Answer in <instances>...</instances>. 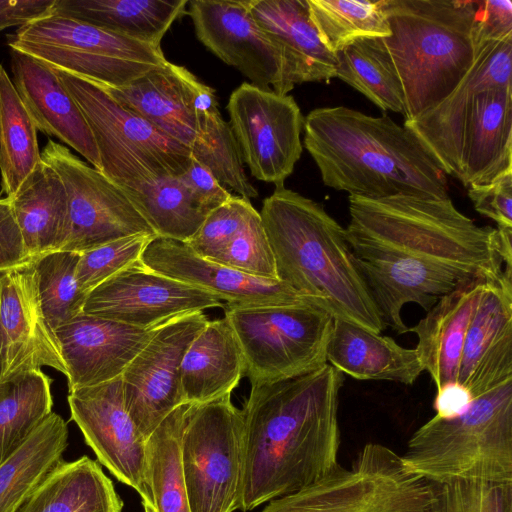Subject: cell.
Wrapping results in <instances>:
<instances>
[{"label": "cell", "mask_w": 512, "mask_h": 512, "mask_svg": "<svg viewBox=\"0 0 512 512\" xmlns=\"http://www.w3.org/2000/svg\"><path fill=\"white\" fill-rule=\"evenodd\" d=\"M343 383L344 374L327 364L303 376L251 386L242 409L239 510L247 512L300 491L340 465Z\"/></svg>", "instance_id": "cell-1"}, {"label": "cell", "mask_w": 512, "mask_h": 512, "mask_svg": "<svg viewBox=\"0 0 512 512\" xmlns=\"http://www.w3.org/2000/svg\"><path fill=\"white\" fill-rule=\"evenodd\" d=\"M304 147L325 186L370 199L397 195L448 199L447 174L405 125L346 106L304 117Z\"/></svg>", "instance_id": "cell-2"}, {"label": "cell", "mask_w": 512, "mask_h": 512, "mask_svg": "<svg viewBox=\"0 0 512 512\" xmlns=\"http://www.w3.org/2000/svg\"><path fill=\"white\" fill-rule=\"evenodd\" d=\"M259 214L279 281L318 303L333 318L376 334L386 328L345 228L320 203L282 184L264 199Z\"/></svg>", "instance_id": "cell-3"}, {"label": "cell", "mask_w": 512, "mask_h": 512, "mask_svg": "<svg viewBox=\"0 0 512 512\" xmlns=\"http://www.w3.org/2000/svg\"><path fill=\"white\" fill-rule=\"evenodd\" d=\"M348 200L345 232L352 251L402 253L487 280L512 266V231L477 225L450 198L349 195Z\"/></svg>", "instance_id": "cell-4"}, {"label": "cell", "mask_w": 512, "mask_h": 512, "mask_svg": "<svg viewBox=\"0 0 512 512\" xmlns=\"http://www.w3.org/2000/svg\"><path fill=\"white\" fill-rule=\"evenodd\" d=\"M382 41L402 84L404 122L444 100L471 67L476 1L383 0Z\"/></svg>", "instance_id": "cell-5"}, {"label": "cell", "mask_w": 512, "mask_h": 512, "mask_svg": "<svg viewBox=\"0 0 512 512\" xmlns=\"http://www.w3.org/2000/svg\"><path fill=\"white\" fill-rule=\"evenodd\" d=\"M404 466L429 481L512 483V379L451 419L432 417L411 436Z\"/></svg>", "instance_id": "cell-6"}, {"label": "cell", "mask_w": 512, "mask_h": 512, "mask_svg": "<svg viewBox=\"0 0 512 512\" xmlns=\"http://www.w3.org/2000/svg\"><path fill=\"white\" fill-rule=\"evenodd\" d=\"M261 512H436L435 483L409 471L387 446L368 443L349 468L339 465Z\"/></svg>", "instance_id": "cell-7"}, {"label": "cell", "mask_w": 512, "mask_h": 512, "mask_svg": "<svg viewBox=\"0 0 512 512\" xmlns=\"http://www.w3.org/2000/svg\"><path fill=\"white\" fill-rule=\"evenodd\" d=\"M54 69V68H53ZM93 134L101 172L122 189L152 179L179 177L190 149L113 99L100 85L54 69Z\"/></svg>", "instance_id": "cell-8"}, {"label": "cell", "mask_w": 512, "mask_h": 512, "mask_svg": "<svg viewBox=\"0 0 512 512\" xmlns=\"http://www.w3.org/2000/svg\"><path fill=\"white\" fill-rule=\"evenodd\" d=\"M10 49L107 87H122L167 60L160 46L54 13L7 36Z\"/></svg>", "instance_id": "cell-9"}, {"label": "cell", "mask_w": 512, "mask_h": 512, "mask_svg": "<svg viewBox=\"0 0 512 512\" xmlns=\"http://www.w3.org/2000/svg\"><path fill=\"white\" fill-rule=\"evenodd\" d=\"M238 339L251 386L275 383L327 365L333 316L306 302L280 306H223Z\"/></svg>", "instance_id": "cell-10"}, {"label": "cell", "mask_w": 512, "mask_h": 512, "mask_svg": "<svg viewBox=\"0 0 512 512\" xmlns=\"http://www.w3.org/2000/svg\"><path fill=\"white\" fill-rule=\"evenodd\" d=\"M180 457L190 512L238 509L244 417L231 394L204 403H184Z\"/></svg>", "instance_id": "cell-11"}, {"label": "cell", "mask_w": 512, "mask_h": 512, "mask_svg": "<svg viewBox=\"0 0 512 512\" xmlns=\"http://www.w3.org/2000/svg\"><path fill=\"white\" fill-rule=\"evenodd\" d=\"M41 158L57 172L67 194L68 235L59 251L81 254L119 238L156 235L121 187L66 146L49 139Z\"/></svg>", "instance_id": "cell-12"}, {"label": "cell", "mask_w": 512, "mask_h": 512, "mask_svg": "<svg viewBox=\"0 0 512 512\" xmlns=\"http://www.w3.org/2000/svg\"><path fill=\"white\" fill-rule=\"evenodd\" d=\"M227 110L251 175L284 184L303 151L304 117L294 98L244 82L231 93Z\"/></svg>", "instance_id": "cell-13"}, {"label": "cell", "mask_w": 512, "mask_h": 512, "mask_svg": "<svg viewBox=\"0 0 512 512\" xmlns=\"http://www.w3.org/2000/svg\"><path fill=\"white\" fill-rule=\"evenodd\" d=\"M188 14L199 41L251 84L288 95L295 87L285 58L254 18L249 0H191Z\"/></svg>", "instance_id": "cell-14"}, {"label": "cell", "mask_w": 512, "mask_h": 512, "mask_svg": "<svg viewBox=\"0 0 512 512\" xmlns=\"http://www.w3.org/2000/svg\"><path fill=\"white\" fill-rule=\"evenodd\" d=\"M207 322L203 312H196L158 327L121 375L126 410L146 440L183 404L181 363L189 345Z\"/></svg>", "instance_id": "cell-15"}, {"label": "cell", "mask_w": 512, "mask_h": 512, "mask_svg": "<svg viewBox=\"0 0 512 512\" xmlns=\"http://www.w3.org/2000/svg\"><path fill=\"white\" fill-rule=\"evenodd\" d=\"M71 419L98 461L153 508L148 485L146 439L129 416L121 376L68 393Z\"/></svg>", "instance_id": "cell-16"}, {"label": "cell", "mask_w": 512, "mask_h": 512, "mask_svg": "<svg viewBox=\"0 0 512 512\" xmlns=\"http://www.w3.org/2000/svg\"><path fill=\"white\" fill-rule=\"evenodd\" d=\"M223 306L209 292L154 272L140 260L93 289L83 312L156 329L175 318Z\"/></svg>", "instance_id": "cell-17"}, {"label": "cell", "mask_w": 512, "mask_h": 512, "mask_svg": "<svg viewBox=\"0 0 512 512\" xmlns=\"http://www.w3.org/2000/svg\"><path fill=\"white\" fill-rule=\"evenodd\" d=\"M44 366L67 375L60 343L42 309L31 261L4 271L0 278L1 381L12 383Z\"/></svg>", "instance_id": "cell-18"}, {"label": "cell", "mask_w": 512, "mask_h": 512, "mask_svg": "<svg viewBox=\"0 0 512 512\" xmlns=\"http://www.w3.org/2000/svg\"><path fill=\"white\" fill-rule=\"evenodd\" d=\"M474 61L454 90L418 118L404 122L447 175L459 178L463 133L482 93L512 87V36L474 47Z\"/></svg>", "instance_id": "cell-19"}, {"label": "cell", "mask_w": 512, "mask_h": 512, "mask_svg": "<svg viewBox=\"0 0 512 512\" xmlns=\"http://www.w3.org/2000/svg\"><path fill=\"white\" fill-rule=\"evenodd\" d=\"M141 262L154 272L209 292L229 306L316 303L279 280L258 278L202 258L185 243L171 239H153Z\"/></svg>", "instance_id": "cell-20"}, {"label": "cell", "mask_w": 512, "mask_h": 512, "mask_svg": "<svg viewBox=\"0 0 512 512\" xmlns=\"http://www.w3.org/2000/svg\"><path fill=\"white\" fill-rule=\"evenodd\" d=\"M371 298L386 326L408 332L401 311L416 303L430 310L464 278L459 271L410 255L381 250L352 251Z\"/></svg>", "instance_id": "cell-21"}, {"label": "cell", "mask_w": 512, "mask_h": 512, "mask_svg": "<svg viewBox=\"0 0 512 512\" xmlns=\"http://www.w3.org/2000/svg\"><path fill=\"white\" fill-rule=\"evenodd\" d=\"M156 329L84 312L58 327L55 333L67 368L69 392L121 376Z\"/></svg>", "instance_id": "cell-22"}, {"label": "cell", "mask_w": 512, "mask_h": 512, "mask_svg": "<svg viewBox=\"0 0 512 512\" xmlns=\"http://www.w3.org/2000/svg\"><path fill=\"white\" fill-rule=\"evenodd\" d=\"M100 86L122 106L189 149L197 134L201 99L210 88L185 67L169 61L125 86Z\"/></svg>", "instance_id": "cell-23"}, {"label": "cell", "mask_w": 512, "mask_h": 512, "mask_svg": "<svg viewBox=\"0 0 512 512\" xmlns=\"http://www.w3.org/2000/svg\"><path fill=\"white\" fill-rule=\"evenodd\" d=\"M10 56L12 83L37 130L69 145L101 171L89 125L55 70L15 49H10Z\"/></svg>", "instance_id": "cell-24"}, {"label": "cell", "mask_w": 512, "mask_h": 512, "mask_svg": "<svg viewBox=\"0 0 512 512\" xmlns=\"http://www.w3.org/2000/svg\"><path fill=\"white\" fill-rule=\"evenodd\" d=\"M488 281L480 276L462 279L425 317L408 328L418 337L415 350L436 389L458 379L467 330Z\"/></svg>", "instance_id": "cell-25"}, {"label": "cell", "mask_w": 512, "mask_h": 512, "mask_svg": "<svg viewBox=\"0 0 512 512\" xmlns=\"http://www.w3.org/2000/svg\"><path fill=\"white\" fill-rule=\"evenodd\" d=\"M512 171V87L488 90L476 99L466 124L458 180L467 188Z\"/></svg>", "instance_id": "cell-26"}, {"label": "cell", "mask_w": 512, "mask_h": 512, "mask_svg": "<svg viewBox=\"0 0 512 512\" xmlns=\"http://www.w3.org/2000/svg\"><path fill=\"white\" fill-rule=\"evenodd\" d=\"M258 24L282 52L294 85L329 83L336 77V57L321 43L307 0H249Z\"/></svg>", "instance_id": "cell-27"}, {"label": "cell", "mask_w": 512, "mask_h": 512, "mask_svg": "<svg viewBox=\"0 0 512 512\" xmlns=\"http://www.w3.org/2000/svg\"><path fill=\"white\" fill-rule=\"evenodd\" d=\"M326 357L328 364L357 380L411 385L423 372L415 348L338 318L333 320Z\"/></svg>", "instance_id": "cell-28"}, {"label": "cell", "mask_w": 512, "mask_h": 512, "mask_svg": "<svg viewBox=\"0 0 512 512\" xmlns=\"http://www.w3.org/2000/svg\"><path fill=\"white\" fill-rule=\"evenodd\" d=\"M244 373L243 354L228 320H208L181 363L182 402L204 403L231 394Z\"/></svg>", "instance_id": "cell-29"}, {"label": "cell", "mask_w": 512, "mask_h": 512, "mask_svg": "<svg viewBox=\"0 0 512 512\" xmlns=\"http://www.w3.org/2000/svg\"><path fill=\"white\" fill-rule=\"evenodd\" d=\"M29 257L59 251L68 235V201L57 172L43 160L7 197Z\"/></svg>", "instance_id": "cell-30"}, {"label": "cell", "mask_w": 512, "mask_h": 512, "mask_svg": "<svg viewBox=\"0 0 512 512\" xmlns=\"http://www.w3.org/2000/svg\"><path fill=\"white\" fill-rule=\"evenodd\" d=\"M122 508L101 466L83 456L61 462L16 512H121Z\"/></svg>", "instance_id": "cell-31"}, {"label": "cell", "mask_w": 512, "mask_h": 512, "mask_svg": "<svg viewBox=\"0 0 512 512\" xmlns=\"http://www.w3.org/2000/svg\"><path fill=\"white\" fill-rule=\"evenodd\" d=\"M187 0H55L54 14L160 46L168 29L185 13Z\"/></svg>", "instance_id": "cell-32"}, {"label": "cell", "mask_w": 512, "mask_h": 512, "mask_svg": "<svg viewBox=\"0 0 512 512\" xmlns=\"http://www.w3.org/2000/svg\"><path fill=\"white\" fill-rule=\"evenodd\" d=\"M68 444L64 419L52 412L0 464V512H16L44 479L63 462Z\"/></svg>", "instance_id": "cell-33"}, {"label": "cell", "mask_w": 512, "mask_h": 512, "mask_svg": "<svg viewBox=\"0 0 512 512\" xmlns=\"http://www.w3.org/2000/svg\"><path fill=\"white\" fill-rule=\"evenodd\" d=\"M336 78L350 85L382 111L404 116L401 81L382 37H361L335 53Z\"/></svg>", "instance_id": "cell-34"}, {"label": "cell", "mask_w": 512, "mask_h": 512, "mask_svg": "<svg viewBox=\"0 0 512 512\" xmlns=\"http://www.w3.org/2000/svg\"><path fill=\"white\" fill-rule=\"evenodd\" d=\"M41 160L37 128L0 64V173L6 197L18 191Z\"/></svg>", "instance_id": "cell-35"}, {"label": "cell", "mask_w": 512, "mask_h": 512, "mask_svg": "<svg viewBox=\"0 0 512 512\" xmlns=\"http://www.w3.org/2000/svg\"><path fill=\"white\" fill-rule=\"evenodd\" d=\"M191 157L205 166L222 185L250 200L258 196L248 180L239 145L228 122L222 117L217 97L210 87L201 99L197 134L190 147Z\"/></svg>", "instance_id": "cell-36"}, {"label": "cell", "mask_w": 512, "mask_h": 512, "mask_svg": "<svg viewBox=\"0 0 512 512\" xmlns=\"http://www.w3.org/2000/svg\"><path fill=\"white\" fill-rule=\"evenodd\" d=\"M157 237L186 243L206 214L192 200L179 177H163L123 189Z\"/></svg>", "instance_id": "cell-37"}, {"label": "cell", "mask_w": 512, "mask_h": 512, "mask_svg": "<svg viewBox=\"0 0 512 512\" xmlns=\"http://www.w3.org/2000/svg\"><path fill=\"white\" fill-rule=\"evenodd\" d=\"M184 403L175 408L146 440L149 489L155 512H190L180 457Z\"/></svg>", "instance_id": "cell-38"}, {"label": "cell", "mask_w": 512, "mask_h": 512, "mask_svg": "<svg viewBox=\"0 0 512 512\" xmlns=\"http://www.w3.org/2000/svg\"><path fill=\"white\" fill-rule=\"evenodd\" d=\"M512 331V267L486 283L470 321L457 382L466 386L487 352Z\"/></svg>", "instance_id": "cell-39"}, {"label": "cell", "mask_w": 512, "mask_h": 512, "mask_svg": "<svg viewBox=\"0 0 512 512\" xmlns=\"http://www.w3.org/2000/svg\"><path fill=\"white\" fill-rule=\"evenodd\" d=\"M309 16L324 47L335 54L361 37H388L383 0H307Z\"/></svg>", "instance_id": "cell-40"}, {"label": "cell", "mask_w": 512, "mask_h": 512, "mask_svg": "<svg viewBox=\"0 0 512 512\" xmlns=\"http://www.w3.org/2000/svg\"><path fill=\"white\" fill-rule=\"evenodd\" d=\"M51 384L42 370L33 371L0 400V464L52 413Z\"/></svg>", "instance_id": "cell-41"}, {"label": "cell", "mask_w": 512, "mask_h": 512, "mask_svg": "<svg viewBox=\"0 0 512 512\" xmlns=\"http://www.w3.org/2000/svg\"><path fill=\"white\" fill-rule=\"evenodd\" d=\"M80 253L54 251L33 260L45 317L56 330L83 312L87 296L76 280Z\"/></svg>", "instance_id": "cell-42"}, {"label": "cell", "mask_w": 512, "mask_h": 512, "mask_svg": "<svg viewBox=\"0 0 512 512\" xmlns=\"http://www.w3.org/2000/svg\"><path fill=\"white\" fill-rule=\"evenodd\" d=\"M156 237L131 235L81 253L75 272L80 291L88 296L97 286L140 261L145 248Z\"/></svg>", "instance_id": "cell-43"}, {"label": "cell", "mask_w": 512, "mask_h": 512, "mask_svg": "<svg viewBox=\"0 0 512 512\" xmlns=\"http://www.w3.org/2000/svg\"><path fill=\"white\" fill-rule=\"evenodd\" d=\"M211 261L258 278L278 280L274 256L255 208L235 237Z\"/></svg>", "instance_id": "cell-44"}, {"label": "cell", "mask_w": 512, "mask_h": 512, "mask_svg": "<svg viewBox=\"0 0 512 512\" xmlns=\"http://www.w3.org/2000/svg\"><path fill=\"white\" fill-rule=\"evenodd\" d=\"M435 490L436 512H512V483L453 480Z\"/></svg>", "instance_id": "cell-45"}, {"label": "cell", "mask_w": 512, "mask_h": 512, "mask_svg": "<svg viewBox=\"0 0 512 512\" xmlns=\"http://www.w3.org/2000/svg\"><path fill=\"white\" fill-rule=\"evenodd\" d=\"M253 209L250 200L232 196L206 216L185 244L198 256L214 260L239 232Z\"/></svg>", "instance_id": "cell-46"}, {"label": "cell", "mask_w": 512, "mask_h": 512, "mask_svg": "<svg viewBox=\"0 0 512 512\" xmlns=\"http://www.w3.org/2000/svg\"><path fill=\"white\" fill-rule=\"evenodd\" d=\"M475 210L492 219L497 227L512 228V171L488 184L468 188Z\"/></svg>", "instance_id": "cell-47"}, {"label": "cell", "mask_w": 512, "mask_h": 512, "mask_svg": "<svg viewBox=\"0 0 512 512\" xmlns=\"http://www.w3.org/2000/svg\"><path fill=\"white\" fill-rule=\"evenodd\" d=\"M179 179L194 203L206 214L233 196L205 166L192 157L188 168Z\"/></svg>", "instance_id": "cell-48"}, {"label": "cell", "mask_w": 512, "mask_h": 512, "mask_svg": "<svg viewBox=\"0 0 512 512\" xmlns=\"http://www.w3.org/2000/svg\"><path fill=\"white\" fill-rule=\"evenodd\" d=\"M512 36V1H476L473 27L474 46Z\"/></svg>", "instance_id": "cell-49"}, {"label": "cell", "mask_w": 512, "mask_h": 512, "mask_svg": "<svg viewBox=\"0 0 512 512\" xmlns=\"http://www.w3.org/2000/svg\"><path fill=\"white\" fill-rule=\"evenodd\" d=\"M33 261L23 244L7 197L0 198V272Z\"/></svg>", "instance_id": "cell-50"}, {"label": "cell", "mask_w": 512, "mask_h": 512, "mask_svg": "<svg viewBox=\"0 0 512 512\" xmlns=\"http://www.w3.org/2000/svg\"><path fill=\"white\" fill-rule=\"evenodd\" d=\"M54 4L55 0H0V32L50 14Z\"/></svg>", "instance_id": "cell-51"}, {"label": "cell", "mask_w": 512, "mask_h": 512, "mask_svg": "<svg viewBox=\"0 0 512 512\" xmlns=\"http://www.w3.org/2000/svg\"><path fill=\"white\" fill-rule=\"evenodd\" d=\"M469 389L459 383L452 382L437 389L433 407L436 411L435 417L440 419H451L462 414L473 401Z\"/></svg>", "instance_id": "cell-52"}, {"label": "cell", "mask_w": 512, "mask_h": 512, "mask_svg": "<svg viewBox=\"0 0 512 512\" xmlns=\"http://www.w3.org/2000/svg\"><path fill=\"white\" fill-rule=\"evenodd\" d=\"M11 383H3L1 381V370H0V400L8 393L10 390Z\"/></svg>", "instance_id": "cell-53"}, {"label": "cell", "mask_w": 512, "mask_h": 512, "mask_svg": "<svg viewBox=\"0 0 512 512\" xmlns=\"http://www.w3.org/2000/svg\"><path fill=\"white\" fill-rule=\"evenodd\" d=\"M145 512H155L154 509L148 505H143Z\"/></svg>", "instance_id": "cell-54"}, {"label": "cell", "mask_w": 512, "mask_h": 512, "mask_svg": "<svg viewBox=\"0 0 512 512\" xmlns=\"http://www.w3.org/2000/svg\"><path fill=\"white\" fill-rule=\"evenodd\" d=\"M2 273H3V272H0V278H1Z\"/></svg>", "instance_id": "cell-55"}]
</instances>
